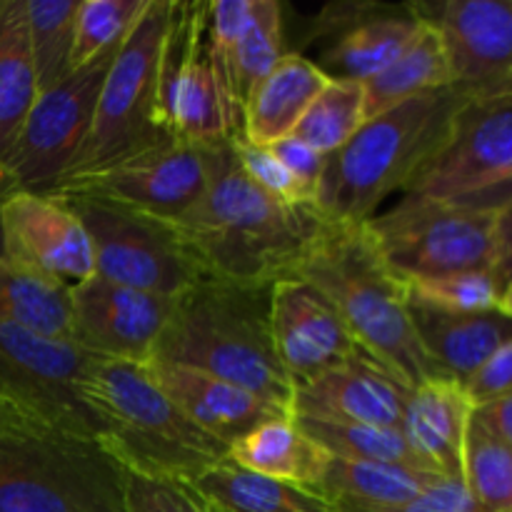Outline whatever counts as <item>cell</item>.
Masks as SVG:
<instances>
[{"label": "cell", "instance_id": "1", "mask_svg": "<svg viewBox=\"0 0 512 512\" xmlns=\"http://www.w3.org/2000/svg\"><path fill=\"white\" fill-rule=\"evenodd\" d=\"M208 160L205 193L170 223L205 278L248 288L293 280L320 223L318 210L263 193L240 168L233 140L208 145Z\"/></svg>", "mask_w": 512, "mask_h": 512}, {"label": "cell", "instance_id": "2", "mask_svg": "<svg viewBox=\"0 0 512 512\" xmlns=\"http://www.w3.org/2000/svg\"><path fill=\"white\" fill-rule=\"evenodd\" d=\"M295 278L318 290L350 333L405 385L445 378L420 345L408 308V283L390 268L370 220L320 215Z\"/></svg>", "mask_w": 512, "mask_h": 512}, {"label": "cell", "instance_id": "3", "mask_svg": "<svg viewBox=\"0 0 512 512\" xmlns=\"http://www.w3.org/2000/svg\"><path fill=\"white\" fill-rule=\"evenodd\" d=\"M270 290L200 280L173 298L150 360L228 380L290 410L293 380L275 350Z\"/></svg>", "mask_w": 512, "mask_h": 512}, {"label": "cell", "instance_id": "4", "mask_svg": "<svg viewBox=\"0 0 512 512\" xmlns=\"http://www.w3.org/2000/svg\"><path fill=\"white\" fill-rule=\"evenodd\" d=\"M468 103L458 88L415 95L375 118L328 155L315 210L328 220L365 223L393 193H405L438 153Z\"/></svg>", "mask_w": 512, "mask_h": 512}, {"label": "cell", "instance_id": "5", "mask_svg": "<svg viewBox=\"0 0 512 512\" xmlns=\"http://www.w3.org/2000/svg\"><path fill=\"white\" fill-rule=\"evenodd\" d=\"M83 395L103 425L100 445L128 473L188 485L228 458V445L190 423L145 365L98 358Z\"/></svg>", "mask_w": 512, "mask_h": 512}, {"label": "cell", "instance_id": "6", "mask_svg": "<svg viewBox=\"0 0 512 512\" xmlns=\"http://www.w3.org/2000/svg\"><path fill=\"white\" fill-rule=\"evenodd\" d=\"M0 512H128L125 470L93 438L38 423L0 430Z\"/></svg>", "mask_w": 512, "mask_h": 512}, {"label": "cell", "instance_id": "7", "mask_svg": "<svg viewBox=\"0 0 512 512\" xmlns=\"http://www.w3.org/2000/svg\"><path fill=\"white\" fill-rule=\"evenodd\" d=\"M170 15V0H148L120 43L100 90L93 128L65 180L98 173L173 140L160 118V65Z\"/></svg>", "mask_w": 512, "mask_h": 512}, {"label": "cell", "instance_id": "8", "mask_svg": "<svg viewBox=\"0 0 512 512\" xmlns=\"http://www.w3.org/2000/svg\"><path fill=\"white\" fill-rule=\"evenodd\" d=\"M160 118L175 140L193 145L243 133V110L210 45L208 3H173L160 65Z\"/></svg>", "mask_w": 512, "mask_h": 512}, {"label": "cell", "instance_id": "9", "mask_svg": "<svg viewBox=\"0 0 512 512\" xmlns=\"http://www.w3.org/2000/svg\"><path fill=\"white\" fill-rule=\"evenodd\" d=\"M98 355L0 320V400L28 420L80 438H103L83 383Z\"/></svg>", "mask_w": 512, "mask_h": 512}, {"label": "cell", "instance_id": "10", "mask_svg": "<svg viewBox=\"0 0 512 512\" xmlns=\"http://www.w3.org/2000/svg\"><path fill=\"white\" fill-rule=\"evenodd\" d=\"M115 53L118 48L73 70L63 83L35 98L0 168L5 193L48 195L73 173L93 128L100 90Z\"/></svg>", "mask_w": 512, "mask_h": 512}, {"label": "cell", "instance_id": "11", "mask_svg": "<svg viewBox=\"0 0 512 512\" xmlns=\"http://www.w3.org/2000/svg\"><path fill=\"white\" fill-rule=\"evenodd\" d=\"M90 238L95 275L143 293L178 298L205 280L180 235L165 220L98 198H60Z\"/></svg>", "mask_w": 512, "mask_h": 512}, {"label": "cell", "instance_id": "12", "mask_svg": "<svg viewBox=\"0 0 512 512\" xmlns=\"http://www.w3.org/2000/svg\"><path fill=\"white\" fill-rule=\"evenodd\" d=\"M390 268L408 283L435 275L493 270L495 213L460 208L443 200L400 198L370 218Z\"/></svg>", "mask_w": 512, "mask_h": 512}, {"label": "cell", "instance_id": "13", "mask_svg": "<svg viewBox=\"0 0 512 512\" xmlns=\"http://www.w3.org/2000/svg\"><path fill=\"white\" fill-rule=\"evenodd\" d=\"M208 145L168 140L165 145L118 165L60 183L55 198H98L135 213L173 223L188 213L208 188Z\"/></svg>", "mask_w": 512, "mask_h": 512}, {"label": "cell", "instance_id": "14", "mask_svg": "<svg viewBox=\"0 0 512 512\" xmlns=\"http://www.w3.org/2000/svg\"><path fill=\"white\" fill-rule=\"evenodd\" d=\"M512 170V98L468 100L443 148L405 188L403 198L448 200L468 195Z\"/></svg>", "mask_w": 512, "mask_h": 512}, {"label": "cell", "instance_id": "15", "mask_svg": "<svg viewBox=\"0 0 512 512\" xmlns=\"http://www.w3.org/2000/svg\"><path fill=\"white\" fill-rule=\"evenodd\" d=\"M0 228L3 258L38 278L73 288L95 275L88 233L70 205L55 195L8 193Z\"/></svg>", "mask_w": 512, "mask_h": 512}, {"label": "cell", "instance_id": "16", "mask_svg": "<svg viewBox=\"0 0 512 512\" xmlns=\"http://www.w3.org/2000/svg\"><path fill=\"white\" fill-rule=\"evenodd\" d=\"M418 13L443 35L453 88L468 100L512 98V0H448Z\"/></svg>", "mask_w": 512, "mask_h": 512}, {"label": "cell", "instance_id": "17", "mask_svg": "<svg viewBox=\"0 0 512 512\" xmlns=\"http://www.w3.org/2000/svg\"><path fill=\"white\" fill-rule=\"evenodd\" d=\"M173 298L93 275L70 288L73 343L105 360L145 365L168 323Z\"/></svg>", "mask_w": 512, "mask_h": 512}, {"label": "cell", "instance_id": "18", "mask_svg": "<svg viewBox=\"0 0 512 512\" xmlns=\"http://www.w3.org/2000/svg\"><path fill=\"white\" fill-rule=\"evenodd\" d=\"M410 390L393 370L368 350H360L345 363L293 385L290 415L325 423L400 428Z\"/></svg>", "mask_w": 512, "mask_h": 512}, {"label": "cell", "instance_id": "19", "mask_svg": "<svg viewBox=\"0 0 512 512\" xmlns=\"http://www.w3.org/2000/svg\"><path fill=\"white\" fill-rule=\"evenodd\" d=\"M270 325L278 358L293 385L365 350L333 305L298 278L275 283L270 290Z\"/></svg>", "mask_w": 512, "mask_h": 512}, {"label": "cell", "instance_id": "20", "mask_svg": "<svg viewBox=\"0 0 512 512\" xmlns=\"http://www.w3.org/2000/svg\"><path fill=\"white\" fill-rule=\"evenodd\" d=\"M145 368L190 423H195L203 433L228 448L260 425L290 415V410L280 408L240 385L198 373L193 368L160 363V360H150L145 363Z\"/></svg>", "mask_w": 512, "mask_h": 512}, {"label": "cell", "instance_id": "21", "mask_svg": "<svg viewBox=\"0 0 512 512\" xmlns=\"http://www.w3.org/2000/svg\"><path fill=\"white\" fill-rule=\"evenodd\" d=\"M473 410L463 385L450 378L425 380L410 390L400 430L420 468L463 480L465 433Z\"/></svg>", "mask_w": 512, "mask_h": 512}, {"label": "cell", "instance_id": "22", "mask_svg": "<svg viewBox=\"0 0 512 512\" xmlns=\"http://www.w3.org/2000/svg\"><path fill=\"white\" fill-rule=\"evenodd\" d=\"M420 345L445 378L463 385L490 355L512 340V315L500 308L480 313H445L410 303Z\"/></svg>", "mask_w": 512, "mask_h": 512}, {"label": "cell", "instance_id": "23", "mask_svg": "<svg viewBox=\"0 0 512 512\" xmlns=\"http://www.w3.org/2000/svg\"><path fill=\"white\" fill-rule=\"evenodd\" d=\"M328 80L313 60L285 53L243 105V138L255 145H275L293 135Z\"/></svg>", "mask_w": 512, "mask_h": 512}, {"label": "cell", "instance_id": "24", "mask_svg": "<svg viewBox=\"0 0 512 512\" xmlns=\"http://www.w3.org/2000/svg\"><path fill=\"white\" fill-rule=\"evenodd\" d=\"M440 475L395 463H358L330 458L318 495L330 512L393 510L433 488Z\"/></svg>", "mask_w": 512, "mask_h": 512}, {"label": "cell", "instance_id": "25", "mask_svg": "<svg viewBox=\"0 0 512 512\" xmlns=\"http://www.w3.org/2000/svg\"><path fill=\"white\" fill-rule=\"evenodd\" d=\"M228 460L250 473L318 493L330 455L298 428L293 415H283L230 445Z\"/></svg>", "mask_w": 512, "mask_h": 512}, {"label": "cell", "instance_id": "26", "mask_svg": "<svg viewBox=\"0 0 512 512\" xmlns=\"http://www.w3.org/2000/svg\"><path fill=\"white\" fill-rule=\"evenodd\" d=\"M188 488L218 512H330L318 493L250 473L228 458L198 475Z\"/></svg>", "mask_w": 512, "mask_h": 512}, {"label": "cell", "instance_id": "27", "mask_svg": "<svg viewBox=\"0 0 512 512\" xmlns=\"http://www.w3.org/2000/svg\"><path fill=\"white\" fill-rule=\"evenodd\" d=\"M453 85L448 50L443 35L428 18L420 20L418 33L408 48L390 63L380 75L363 83L365 88V120L405 103L415 95L443 90Z\"/></svg>", "mask_w": 512, "mask_h": 512}, {"label": "cell", "instance_id": "28", "mask_svg": "<svg viewBox=\"0 0 512 512\" xmlns=\"http://www.w3.org/2000/svg\"><path fill=\"white\" fill-rule=\"evenodd\" d=\"M38 98L25 0H0V168Z\"/></svg>", "mask_w": 512, "mask_h": 512}, {"label": "cell", "instance_id": "29", "mask_svg": "<svg viewBox=\"0 0 512 512\" xmlns=\"http://www.w3.org/2000/svg\"><path fill=\"white\" fill-rule=\"evenodd\" d=\"M420 20L423 15L413 10V15H375L350 25L325 53V63L333 70L330 78L368 83L408 48Z\"/></svg>", "mask_w": 512, "mask_h": 512}, {"label": "cell", "instance_id": "30", "mask_svg": "<svg viewBox=\"0 0 512 512\" xmlns=\"http://www.w3.org/2000/svg\"><path fill=\"white\" fill-rule=\"evenodd\" d=\"M0 320L55 340H73L70 288L0 258Z\"/></svg>", "mask_w": 512, "mask_h": 512}, {"label": "cell", "instance_id": "31", "mask_svg": "<svg viewBox=\"0 0 512 512\" xmlns=\"http://www.w3.org/2000/svg\"><path fill=\"white\" fill-rule=\"evenodd\" d=\"M283 55L285 35L280 3L253 0V8H250L238 40L223 58V70L228 75L230 90H233L240 110L248 103L253 90L263 83L265 75L283 60Z\"/></svg>", "mask_w": 512, "mask_h": 512}, {"label": "cell", "instance_id": "32", "mask_svg": "<svg viewBox=\"0 0 512 512\" xmlns=\"http://www.w3.org/2000/svg\"><path fill=\"white\" fill-rule=\"evenodd\" d=\"M80 0H25L28 48L38 95L63 83L75 70V25Z\"/></svg>", "mask_w": 512, "mask_h": 512}, {"label": "cell", "instance_id": "33", "mask_svg": "<svg viewBox=\"0 0 512 512\" xmlns=\"http://www.w3.org/2000/svg\"><path fill=\"white\" fill-rule=\"evenodd\" d=\"M365 123V88L355 80L330 78L318 98L310 103L293 138L303 140L323 155L343 148Z\"/></svg>", "mask_w": 512, "mask_h": 512}, {"label": "cell", "instance_id": "34", "mask_svg": "<svg viewBox=\"0 0 512 512\" xmlns=\"http://www.w3.org/2000/svg\"><path fill=\"white\" fill-rule=\"evenodd\" d=\"M463 485L483 512H512V448L475 415L465 433Z\"/></svg>", "mask_w": 512, "mask_h": 512}, {"label": "cell", "instance_id": "35", "mask_svg": "<svg viewBox=\"0 0 512 512\" xmlns=\"http://www.w3.org/2000/svg\"><path fill=\"white\" fill-rule=\"evenodd\" d=\"M298 428L318 443L330 458L358 460V463H395L420 468L410 453L400 428H373V425L325 423V420L293 418ZM423 470V468H420Z\"/></svg>", "mask_w": 512, "mask_h": 512}, {"label": "cell", "instance_id": "36", "mask_svg": "<svg viewBox=\"0 0 512 512\" xmlns=\"http://www.w3.org/2000/svg\"><path fill=\"white\" fill-rule=\"evenodd\" d=\"M148 0H80L75 25V70L120 48L143 15Z\"/></svg>", "mask_w": 512, "mask_h": 512}, {"label": "cell", "instance_id": "37", "mask_svg": "<svg viewBox=\"0 0 512 512\" xmlns=\"http://www.w3.org/2000/svg\"><path fill=\"white\" fill-rule=\"evenodd\" d=\"M408 300L445 313H480L498 308L500 285L493 270H465L408 280Z\"/></svg>", "mask_w": 512, "mask_h": 512}, {"label": "cell", "instance_id": "38", "mask_svg": "<svg viewBox=\"0 0 512 512\" xmlns=\"http://www.w3.org/2000/svg\"><path fill=\"white\" fill-rule=\"evenodd\" d=\"M235 155H238V163L243 168V173L258 185L263 193H268L270 198L280 200L285 205H313L308 203V198L303 195L300 185L295 183L293 175L288 173L283 163L275 158L273 150L268 145H255L250 140L243 138V133H238L233 138Z\"/></svg>", "mask_w": 512, "mask_h": 512}, {"label": "cell", "instance_id": "39", "mask_svg": "<svg viewBox=\"0 0 512 512\" xmlns=\"http://www.w3.org/2000/svg\"><path fill=\"white\" fill-rule=\"evenodd\" d=\"M125 510L128 512H203L188 485L145 478L125 470Z\"/></svg>", "mask_w": 512, "mask_h": 512}, {"label": "cell", "instance_id": "40", "mask_svg": "<svg viewBox=\"0 0 512 512\" xmlns=\"http://www.w3.org/2000/svg\"><path fill=\"white\" fill-rule=\"evenodd\" d=\"M268 148L273 150L275 158L288 168V173L293 175L295 183L300 185V190H303V195L308 198V203L315 208V198H318V188L320 183H323L328 155L318 153V150L310 148L303 140L293 138V135L278 140L275 145H268Z\"/></svg>", "mask_w": 512, "mask_h": 512}, {"label": "cell", "instance_id": "41", "mask_svg": "<svg viewBox=\"0 0 512 512\" xmlns=\"http://www.w3.org/2000/svg\"><path fill=\"white\" fill-rule=\"evenodd\" d=\"M465 395L470 398L473 408L488 405L493 400L512 395V340L508 345L490 355L473 375L463 383Z\"/></svg>", "mask_w": 512, "mask_h": 512}, {"label": "cell", "instance_id": "42", "mask_svg": "<svg viewBox=\"0 0 512 512\" xmlns=\"http://www.w3.org/2000/svg\"><path fill=\"white\" fill-rule=\"evenodd\" d=\"M375 512H483L475 505V500L470 498V493L465 490L463 480H438L430 490H425L423 495H418L410 503L400 505L393 510H375Z\"/></svg>", "mask_w": 512, "mask_h": 512}, {"label": "cell", "instance_id": "43", "mask_svg": "<svg viewBox=\"0 0 512 512\" xmlns=\"http://www.w3.org/2000/svg\"><path fill=\"white\" fill-rule=\"evenodd\" d=\"M448 203L460 205V208L468 210H480V213H498V210L510 208L512 205V170L505 173L503 178L493 180V183L483 185V188L473 190L468 195H460V198L448 200Z\"/></svg>", "mask_w": 512, "mask_h": 512}, {"label": "cell", "instance_id": "44", "mask_svg": "<svg viewBox=\"0 0 512 512\" xmlns=\"http://www.w3.org/2000/svg\"><path fill=\"white\" fill-rule=\"evenodd\" d=\"M493 275L500 290L512 280V205L495 213V260Z\"/></svg>", "mask_w": 512, "mask_h": 512}, {"label": "cell", "instance_id": "45", "mask_svg": "<svg viewBox=\"0 0 512 512\" xmlns=\"http://www.w3.org/2000/svg\"><path fill=\"white\" fill-rule=\"evenodd\" d=\"M475 420L483 423L495 438L503 440L505 445L512 448V395L508 398H500L493 400L488 405H480V408L473 410Z\"/></svg>", "mask_w": 512, "mask_h": 512}, {"label": "cell", "instance_id": "46", "mask_svg": "<svg viewBox=\"0 0 512 512\" xmlns=\"http://www.w3.org/2000/svg\"><path fill=\"white\" fill-rule=\"evenodd\" d=\"M28 423H33V420H28L25 415H20L18 410L10 408L8 403H3V400H0V430H10V428H18V425H28Z\"/></svg>", "mask_w": 512, "mask_h": 512}, {"label": "cell", "instance_id": "47", "mask_svg": "<svg viewBox=\"0 0 512 512\" xmlns=\"http://www.w3.org/2000/svg\"><path fill=\"white\" fill-rule=\"evenodd\" d=\"M498 308L503 310V313L512 315V280L503 285V290H500V300H498Z\"/></svg>", "mask_w": 512, "mask_h": 512}, {"label": "cell", "instance_id": "48", "mask_svg": "<svg viewBox=\"0 0 512 512\" xmlns=\"http://www.w3.org/2000/svg\"><path fill=\"white\" fill-rule=\"evenodd\" d=\"M5 190H3V185H0V210H3V200H5ZM0 258H3V228H0Z\"/></svg>", "mask_w": 512, "mask_h": 512}, {"label": "cell", "instance_id": "49", "mask_svg": "<svg viewBox=\"0 0 512 512\" xmlns=\"http://www.w3.org/2000/svg\"><path fill=\"white\" fill-rule=\"evenodd\" d=\"M193 495H195V493H193ZM195 498H198V495H195ZM198 503H200V510H203V512H218L215 508H210L208 503H203V500H200V498H198Z\"/></svg>", "mask_w": 512, "mask_h": 512}]
</instances>
